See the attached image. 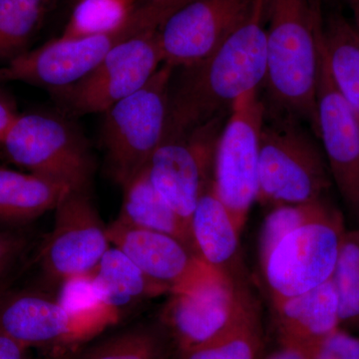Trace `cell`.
Returning a JSON list of instances; mask_svg holds the SVG:
<instances>
[{
	"label": "cell",
	"mask_w": 359,
	"mask_h": 359,
	"mask_svg": "<svg viewBox=\"0 0 359 359\" xmlns=\"http://www.w3.org/2000/svg\"><path fill=\"white\" fill-rule=\"evenodd\" d=\"M327 204L323 198L304 204L278 205L271 209L259 233V262L268 256L285 236L318 216Z\"/></svg>",
	"instance_id": "28"
},
{
	"label": "cell",
	"mask_w": 359,
	"mask_h": 359,
	"mask_svg": "<svg viewBox=\"0 0 359 359\" xmlns=\"http://www.w3.org/2000/svg\"><path fill=\"white\" fill-rule=\"evenodd\" d=\"M194 249L210 268L235 282H248L240 231L212 185L201 197L190 222Z\"/></svg>",
	"instance_id": "18"
},
{
	"label": "cell",
	"mask_w": 359,
	"mask_h": 359,
	"mask_svg": "<svg viewBox=\"0 0 359 359\" xmlns=\"http://www.w3.org/2000/svg\"><path fill=\"white\" fill-rule=\"evenodd\" d=\"M123 189L122 207L115 221L125 226L172 236L195 252L190 224L156 190L146 169Z\"/></svg>",
	"instance_id": "20"
},
{
	"label": "cell",
	"mask_w": 359,
	"mask_h": 359,
	"mask_svg": "<svg viewBox=\"0 0 359 359\" xmlns=\"http://www.w3.org/2000/svg\"><path fill=\"white\" fill-rule=\"evenodd\" d=\"M266 340L261 308L230 332L188 351L174 353V359H261Z\"/></svg>",
	"instance_id": "24"
},
{
	"label": "cell",
	"mask_w": 359,
	"mask_h": 359,
	"mask_svg": "<svg viewBox=\"0 0 359 359\" xmlns=\"http://www.w3.org/2000/svg\"><path fill=\"white\" fill-rule=\"evenodd\" d=\"M6 81H11V80H9L8 72H7L6 66H2V67H0V84Z\"/></svg>",
	"instance_id": "35"
},
{
	"label": "cell",
	"mask_w": 359,
	"mask_h": 359,
	"mask_svg": "<svg viewBox=\"0 0 359 359\" xmlns=\"http://www.w3.org/2000/svg\"><path fill=\"white\" fill-rule=\"evenodd\" d=\"M119 320L96 302L85 308H72L35 290L0 295V332L26 349L80 344Z\"/></svg>",
	"instance_id": "9"
},
{
	"label": "cell",
	"mask_w": 359,
	"mask_h": 359,
	"mask_svg": "<svg viewBox=\"0 0 359 359\" xmlns=\"http://www.w3.org/2000/svg\"><path fill=\"white\" fill-rule=\"evenodd\" d=\"M264 115L257 89L241 96L231 107L215 152L212 190L240 233L257 202Z\"/></svg>",
	"instance_id": "8"
},
{
	"label": "cell",
	"mask_w": 359,
	"mask_h": 359,
	"mask_svg": "<svg viewBox=\"0 0 359 359\" xmlns=\"http://www.w3.org/2000/svg\"><path fill=\"white\" fill-rule=\"evenodd\" d=\"M0 148L9 162L29 173L89 192L93 156L86 137L65 112L18 115Z\"/></svg>",
	"instance_id": "4"
},
{
	"label": "cell",
	"mask_w": 359,
	"mask_h": 359,
	"mask_svg": "<svg viewBox=\"0 0 359 359\" xmlns=\"http://www.w3.org/2000/svg\"><path fill=\"white\" fill-rule=\"evenodd\" d=\"M339 297L340 327L359 334V229L346 231L332 276Z\"/></svg>",
	"instance_id": "26"
},
{
	"label": "cell",
	"mask_w": 359,
	"mask_h": 359,
	"mask_svg": "<svg viewBox=\"0 0 359 359\" xmlns=\"http://www.w3.org/2000/svg\"><path fill=\"white\" fill-rule=\"evenodd\" d=\"M53 229L40 250L47 280L68 283L88 278L111 244L87 191L70 190L56 205Z\"/></svg>",
	"instance_id": "13"
},
{
	"label": "cell",
	"mask_w": 359,
	"mask_h": 359,
	"mask_svg": "<svg viewBox=\"0 0 359 359\" xmlns=\"http://www.w3.org/2000/svg\"><path fill=\"white\" fill-rule=\"evenodd\" d=\"M26 348L0 332V359H26Z\"/></svg>",
	"instance_id": "33"
},
{
	"label": "cell",
	"mask_w": 359,
	"mask_h": 359,
	"mask_svg": "<svg viewBox=\"0 0 359 359\" xmlns=\"http://www.w3.org/2000/svg\"><path fill=\"white\" fill-rule=\"evenodd\" d=\"M172 76L164 137L226 117L241 96L259 89L266 74L264 0L209 57Z\"/></svg>",
	"instance_id": "1"
},
{
	"label": "cell",
	"mask_w": 359,
	"mask_h": 359,
	"mask_svg": "<svg viewBox=\"0 0 359 359\" xmlns=\"http://www.w3.org/2000/svg\"><path fill=\"white\" fill-rule=\"evenodd\" d=\"M306 351L311 359H359V334L339 327Z\"/></svg>",
	"instance_id": "29"
},
{
	"label": "cell",
	"mask_w": 359,
	"mask_h": 359,
	"mask_svg": "<svg viewBox=\"0 0 359 359\" xmlns=\"http://www.w3.org/2000/svg\"><path fill=\"white\" fill-rule=\"evenodd\" d=\"M271 304L278 344L308 351L340 327L339 297L332 278L304 294Z\"/></svg>",
	"instance_id": "17"
},
{
	"label": "cell",
	"mask_w": 359,
	"mask_h": 359,
	"mask_svg": "<svg viewBox=\"0 0 359 359\" xmlns=\"http://www.w3.org/2000/svg\"><path fill=\"white\" fill-rule=\"evenodd\" d=\"M163 63L159 28L147 30L116 46L79 81L49 92L61 111L71 117L103 114L145 86Z\"/></svg>",
	"instance_id": "10"
},
{
	"label": "cell",
	"mask_w": 359,
	"mask_h": 359,
	"mask_svg": "<svg viewBox=\"0 0 359 359\" xmlns=\"http://www.w3.org/2000/svg\"><path fill=\"white\" fill-rule=\"evenodd\" d=\"M88 280L94 302L119 318L123 311L141 302L169 294L113 245Z\"/></svg>",
	"instance_id": "19"
},
{
	"label": "cell",
	"mask_w": 359,
	"mask_h": 359,
	"mask_svg": "<svg viewBox=\"0 0 359 359\" xmlns=\"http://www.w3.org/2000/svg\"><path fill=\"white\" fill-rule=\"evenodd\" d=\"M20 113L16 109V104L13 97L0 88V144L8 133Z\"/></svg>",
	"instance_id": "31"
},
{
	"label": "cell",
	"mask_w": 359,
	"mask_h": 359,
	"mask_svg": "<svg viewBox=\"0 0 359 359\" xmlns=\"http://www.w3.org/2000/svg\"><path fill=\"white\" fill-rule=\"evenodd\" d=\"M170 348L161 327H137L92 347L80 359H174Z\"/></svg>",
	"instance_id": "27"
},
{
	"label": "cell",
	"mask_w": 359,
	"mask_h": 359,
	"mask_svg": "<svg viewBox=\"0 0 359 359\" xmlns=\"http://www.w3.org/2000/svg\"><path fill=\"white\" fill-rule=\"evenodd\" d=\"M107 236L111 245L121 250L169 294L193 292L223 276L172 236L125 226L117 221L107 226Z\"/></svg>",
	"instance_id": "16"
},
{
	"label": "cell",
	"mask_w": 359,
	"mask_h": 359,
	"mask_svg": "<svg viewBox=\"0 0 359 359\" xmlns=\"http://www.w3.org/2000/svg\"><path fill=\"white\" fill-rule=\"evenodd\" d=\"M318 27V131L330 176L359 229V120L335 86Z\"/></svg>",
	"instance_id": "14"
},
{
	"label": "cell",
	"mask_w": 359,
	"mask_h": 359,
	"mask_svg": "<svg viewBox=\"0 0 359 359\" xmlns=\"http://www.w3.org/2000/svg\"><path fill=\"white\" fill-rule=\"evenodd\" d=\"M27 245V238L20 231L0 233V280L18 261Z\"/></svg>",
	"instance_id": "30"
},
{
	"label": "cell",
	"mask_w": 359,
	"mask_h": 359,
	"mask_svg": "<svg viewBox=\"0 0 359 359\" xmlns=\"http://www.w3.org/2000/svg\"><path fill=\"white\" fill-rule=\"evenodd\" d=\"M261 359H311L308 353L299 347L278 344L273 351L264 353Z\"/></svg>",
	"instance_id": "32"
},
{
	"label": "cell",
	"mask_w": 359,
	"mask_h": 359,
	"mask_svg": "<svg viewBox=\"0 0 359 359\" xmlns=\"http://www.w3.org/2000/svg\"><path fill=\"white\" fill-rule=\"evenodd\" d=\"M264 13L269 97L285 114L308 120L316 133L320 11L313 0H264Z\"/></svg>",
	"instance_id": "2"
},
{
	"label": "cell",
	"mask_w": 359,
	"mask_h": 359,
	"mask_svg": "<svg viewBox=\"0 0 359 359\" xmlns=\"http://www.w3.org/2000/svg\"><path fill=\"white\" fill-rule=\"evenodd\" d=\"M226 117L163 138L146 171L153 186L187 222L212 183L215 152Z\"/></svg>",
	"instance_id": "12"
},
{
	"label": "cell",
	"mask_w": 359,
	"mask_h": 359,
	"mask_svg": "<svg viewBox=\"0 0 359 359\" xmlns=\"http://www.w3.org/2000/svg\"><path fill=\"white\" fill-rule=\"evenodd\" d=\"M167 295L161 309L160 327L174 353L218 339L261 308L249 283L224 276L193 292Z\"/></svg>",
	"instance_id": "11"
},
{
	"label": "cell",
	"mask_w": 359,
	"mask_h": 359,
	"mask_svg": "<svg viewBox=\"0 0 359 359\" xmlns=\"http://www.w3.org/2000/svg\"><path fill=\"white\" fill-rule=\"evenodd\" d=\"M346 231L341 214L327 204L285 236L261 262L269 301L304 294L330 280Z\"/></svg>",
	"instance_id": "7"
},
{
	"label": "cell",
	"mask_w": 359,
	"mask_h": 359,
	"mask_svg": "<svg viewBox=\"0 0 359 359\" xmlns=\"http://www.w3.org/2000/svg\"><path fill=\"white\" fill-rule=\"evenodd\" d=\"M151 1H181V0H151Z\"/></svg>",
	"instance_id": "37"
},
{
	"label": "cell",
	"mask_w": 359,
	"mask_h": 359,
	"mask_svg": "<svg viewBox=\"0 0 359 359\" xmlns=\"http://www.w3.org/2000/svg\"><path fill=\"white\" fill-rule=\"evenodd\" d=\"M174 70L163 63L145 86L103 113L101 138L108 169L122 187L147 168L162 143Z\"/></svg>",
	"instance_id": "6"
},
{
	"label": "cell",
	"mask_w": 359,
	"mask_h": 359,
	"mask_svg": "<svg viewBox=\"0 0 359 359\" xmlns=\"http://www.w3.org/2000/svg\"><path fill=\"white\" fill-rule=\"evenodd\" d=\"M189 1L144 0L126 25L115 32L51 40L11 61L6 66L9 80L44 87L48 91L69 86L95 69L116 46L147 30L160 28L175 11Z\"/></svg>",
	"instance_id": "3"
},
{
	"label": "cell",
	"mask_w": 359,
	"mask_h": 359,
	"mask_svg": "<svg viewBox=\"0 0 359 359\" xmlns=\"http://www.w3.org/2000/svg\"><path fill=\"white\" fill-rule=\"evenodd\" d=\"M45 359H76L72 354H60V355L52 356V358Z\"/></svg>",
	"instance_id": "36"
},
{
	"label": "cell",
	"mask_w": 359,
	"mask_h": 359,
	"mask_svg": "<svg viewBox=\"0 0 359 359\" xmlns=\"http://www.w3.org/2000/svg\"><path fill=\"white\" fill-rule=\"evenodd\" d=\"M70 189L32 173L0 167V222L23 224L56 208Z\"/></svg>",
	"instance_id": "21"
},
{
	"label": "cell",
	"mask_w": 359,
	"mask_h": 359,
	"mask_svg": "<svg viewBox=\"0 0 359 359\" xmlns=\"http://www.w3.org/2000/svg\"><path fill=\"white\" fill-rule=\"evenodd\" d=\"M351 11H353L354 20H355V26L359 32V0H347Z\"/></svg>",
	"instance_id": "34"
},
{
	"label": "cell",
	"mask_w": 359,
	"mask_h": 359,
	"mask_svg": "<svg viewBox=\"0 0 359 359\" xmlns=\"http://www.w3.org/2000/svg\"><path fill=\"white\" fill-rule=\"evenodd\" d=\"M53 0H0V61L29 50Z\"/></svg>",
	"instance_id": "23"
},
{
	"label": "cell",
	"mask_w": 359,
	"mask_h": 359,
	"mask_svg": "<svg viewBox=\"0 0 359 359\" xmlns=\"http://www.w3.org/2000/svg\"><path fill=\"white\" fill-rule=\"evenodd\" d=\"M295 119L285 114L262 128L257 202L271 209L323 199L332 184L327 159Z\"/></svg>",
	"instance_id": "5"
},
{
	"label": "cell",
	"mask_w": 359,
	"mask_h": 359,
	"mask_svg": "<svg viewBox=\"0 0 359 359\" xmlns=\"http://www.w3.org/2000/svg\"><path fill=\"white\" fill-rule=\"evenodd\" d=\"M255 0H190L159 28L165 65H197L214 53L250 15Z\"/></svg>",
	"instance_id": "15"
},
{
	"label": "cell",
	"mask_w": 359,
	"mask_h": 359,
	"mask_svg": "<svg viewBox=\"0 0 359 359\" xmlns=\"http://www.w3.org/2000/svg\"><path fill=\"white\" fill-rule=\"evenodd\" d=\"M321 41L337 90L359 120V32L340 14L321 21Z\"/></svg>",
	"instance_id": "22"
},
{
	"label": "cell",
	"mask_w": 359,
	"mask_h": 359,
	"mask_svg": "<svg viewBox=\"0 0 359 359\" xmlns=\"http://www.w3.org/2000/svg\"><path fill=\"white\" fill-rule=\"evenodd\" d=\"M141 0H77L61 37L81 39L119 29L138 8Z\"/></svg>",
	"instance_id": "25"
}]
</instances>
